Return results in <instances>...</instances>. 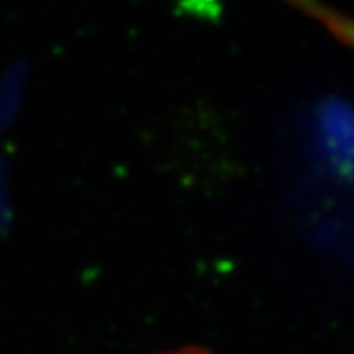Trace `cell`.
I'll return each mask as SVG.
<instances>
[{"label": "cell", "mask_w": 354, "mask_h": 354, "mask_svg": "<svg viewBox=\"0 0 354 354\" xmlns=\"http://www.w3.org/2000/svg\"><path fill=\"white\" fill-rule=\"evenodd\" d=\"M156 354H213L207 348L201 346H183V348H177V351H165V353H156Z\"/></svg>", "instance_id": "6da1fadb"}]
</instances>
